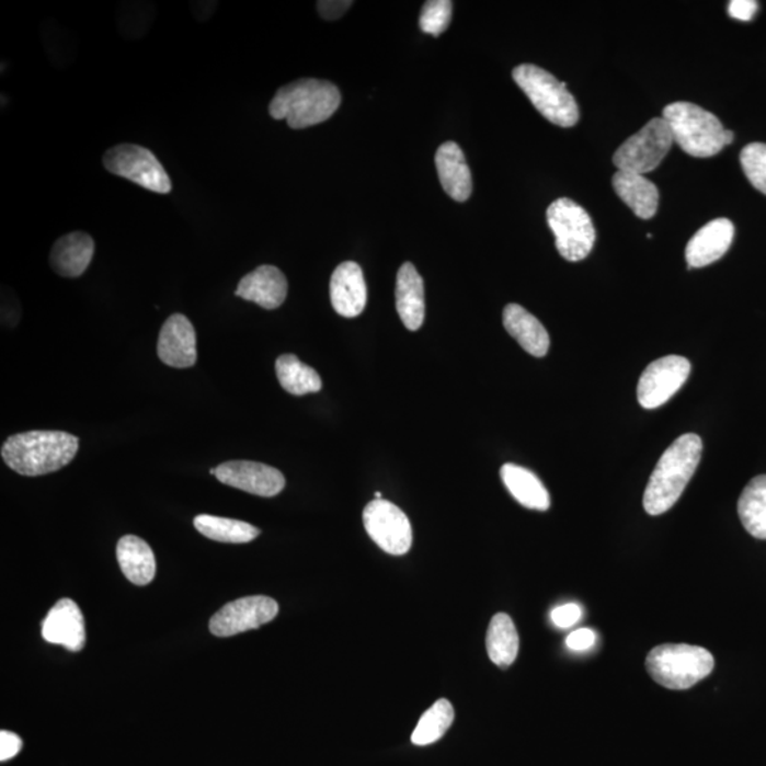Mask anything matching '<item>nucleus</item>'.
I'll return each mask as SVG.
<instances>
[{
    "instance_id": "40",
    "label": "nucleus",
    "mask_w": 766,
    "mask_h": 766,
    "mask_svg": "<svg viewBox=\"0 0 766 766\" xmlns=\"http://www.w3.org/2000/svg\"><path fill=\"white\" fill-rule=\"evenodd\" d=\"M375 500H382V493H379V491H377V493H375Z\"/></svg>"
},
{
    "instance_id": "10",
    "label": "nucleus",
    "mask_w": 766,
    "mask_h": 766,
    "mask_svg": "<svg viewBox=\"0 0 766 766\" xmlns=\"http://www.w3.org/2000/svg\"><path fill=\"white\" fill-rule=\"evenodd\" d=\"M364 525L373 541L390 553L404 556L412 547V525L408 515L390 501L374 500L364 510Z\"/></svg>"
},
{
    "instance_id": "6",
    "label": "nucleus",
    "mask_w": 766,
    "mask_h": 766,
    "mask_svg": "<svg viewBox=\"0 0 766 766\" xmlns=\"http://www.w3.org/2000/svg\"><path fill=\"white\" fill-rule=\"evenodd\" d=\"M513 79L549 123L571 128L580 122L575 99L556 76L538 66L522 65L513 70Z\"/></svg>"
},
{
    "instance_id": "39",
    "label": "nucleus",
    "mask_w": 766,
    "mask_h": 766,
    "mask_svg": "<svg viewBox=\"0 0 766 766\" xmlns=\"http://www.w3.org/2000/svg\"><path fill=\"white\" fill-rule=\"evenodd\" d=\"M218 2H215V0H199V2H191V12L194 14V18L196 19L197 22H207L211 16H214V13L216 9H218Z\"/></svg>"
},
{
    "instance_id": "2",
    "label": "nucleus",
    "mask_w": 766,
    "mask_h": 766,
    "mask_svg": "<svg viewBox=\"0 0 766 766\" xmlns=\"http://www.w3.org/2000/svg\"><path fill=\"white\" fill-rule=\"evenodd\" d=\"M77 451L79 437L55 431L18 433L2 446L4 462L18 475L27 477L55 473L69 465Z\"/></svg>"
},
{
    "instance_id": "32",
    "label": "nucleus",
    "mask_w": 766,
    "mask_h": 766,
    "mask_svg": "<svg viewBox=\"0 0 766 766\" xmlns=\"http://www.w3.org/2000/svg\"><path fill=\"white\" fill-rule=\"evenodd\" d=\"M453 2L449 0H428L423 4L419 26L423 33L438 37L449 27L451 22Z\"/></svg>"
},
{
    "instance_id": "7",
    "label": "nucleus",
    "mask_w": 766,
    "mask_h": 766,
    "mask_svg": "<svg viewBox=\"0 0 766 766\" xmlns=\"http://www.w3.org/2000/svg\"><path fill=\"white\" fill-rule=\"evenodd\" d=\"M549 229L556 236L558 252L568 262H581L594 249L596 231L584 207L561 197L547 210Z\"/></svg>"
},
{
    "instance_id": "30",
    "label": "nucleus",
    "mask_w": 766,
    "mask_h": 766,
    "mask_svg": "<svg viewBox=\"0 0 766 766\" xmlns=\"http://www.w3.org/2000/svg\"><path fill=\"white\" fill-rule=\"evenodd\" d=\"M455 721V708L451 702L442 698L433 705L419 720L412 734L414 745L425 746L435 744L449 731Z\"/></svg>"
},
{
    "instance_id": "19",
    "label": "nucleus",
    "mask_w": 766,
    "mask_h": 766,
    "mask_svg": "<svg viewBox=\"0 0 766 766\" xmlns=\"http://www.w3.org/2000/svg\"><path fill=\"white\" fill-rule=\"evenodd\" d=\"M94 239L84 231H71L61 236L53 244L50 252V266L53 272L66 278H77L85 273L91 260L94 258Z\"/></svg>"
},
{
    "instance_id": "36",
    "label": "nucleus",
    "mask_w": 766,
    "mask_h": 766,
    "mask_svg": "<svg viewBox=\"0 0 766 766\" xmlns=\"http://www.w3.org/2000/svg\"><path fill=\"white\" fill-rule=\"evenodd\" d=\"M22 740L14 732L3 730L0 732V761L12 759L21 753Z\"/></svg>"
},
{
    "instance_id": "17",
    "label": "nucleus",
    "mask_w": 766,
    "mask_h": 766,
    "mask_svg": "<svg viewBox=\"0 0 766 766\" xmlns=\"http://www.w3.org/2000/svg\"><path fill=\"white\" fill-rule=\"evenodd\" d=\"M735 228L729 219L708 221L693 236L686 249L688 267H706L729 252L734 240Z\"/></svg>"
},
{
    "instance_id": "35",
    "label": "nucleus",
    "mask_w": 766,
    "mask_h": 766,
    "mask_svg": "<svg viewBox=\"0 0 766 766\" xmlns=\"http://www.w3.org/2000/svg\"><path fill=\"white\" fill-rule=\"evenodd\" d=\"M351 4L353 2H346V0H320L317 2V11L325 21H336L344 16Z\"/></svg>"
},
{
    "instance_id": "38",
    "label": "nucleus",
    "mask_w": 766,
    "mask_h": 766,
    "mask_svg": "<svg viewBox=\"0 0 766 766\" xmlns=\"http://www.w3.org/2000/svg\"><path fill=\"white\" fill-rule=\"evenodd\" d=\"M756 11H758V3L754 0H732L729 4L730 16L739 21H751Z\"/></svg>"
},
{
    "instance_id": "20",
    "label": "nucleus",
    "mask_w": 766,
    "mask_h": 766,
    "mask_svg": "<svg viewBox=\"0 0 766 766\" xmlns=\"http://www.w3.org/2000/svg\"><path fill=\"white\" fill-rule=\"evenodd\" d=\"M436 170L443 190L456 202H466L473 192V178L465 153L456 142L447 141L436 152Z\"/></svg>"
},
{
    "instance_id": "16",
    "label": "nucleus",
    "mask_w": 766,
    "mask_h": 766,
    "mask_svg": "<svg viewBox=\"0 0 766 766\" xmlns=\"http://www.w3.org/2000/svg\"><path fill=\"white\" fill-rule=\"evenodd\" d=\"M331 305L336 315L355 318L363 315L368 290L363 268L355 262H345L334 270L330 283Z\"/></svg>"
},
{
    "instance_id": "26",
    "label": "nucleus",
    "mask_w": 766,
    "mask_h": 766,
    "mask_svg": "<svg viewBox=\"0 0 766 766\" xmlns=\"http://www.w3.org/2000/svg\"><path fill=\"white\" fill-rule=\"evenodd\" d=\"M487 653L491 662L501 668H507L518 656L519 638L513 619L507 614H498L490 621L487 630Z\"/></svg>"
},
{
    "instance_id": "21",
    "label": "nucleus",
    "mask_w": 766,
    "mask_h": 766,
    "mask_svg": "<svg viewBox=\"0 0 766 766\" xmlns=\"http://www.w3.org/2000/svg\"><path fill=\"white\" fill-rule=\"evenodd\" d=\"M397 310L408 330L418 331L426 315L425 286L412 263H404L397 277Z\"/></svg>"
},
{
    "instance_id": "37",
    "label": "nucleus",
    "mask_w": 766,
    "mask_h": 766,
    "mask_svg": "<svg viewBox=\"0 0 766 766\" xmlns=\"http://www.w3.org/2000/svg\"><path fill=\"white\" fill-rule=\"evenodd\" d=\"M596 642V634L591 629H580L572 632L567 638V645L575 652H585L591 649Z\"/></svg>"
},
{
    "instance_id": "34",
    "label": "nucleus",
    "mask_w": 766,
    "mask_h": 766,
    "mask_svg": "<svg viewBox=\"0 0 766 766\" xmlns=\"http://www.w3.org/2000/svg\"><path fill=\"white\" fill-rule=\"evenodd\" d=\"M582 616V609L580 605L568 604L558 606V608L552 610L551 619L553 625L561 629L572 628L576 621H580Z\"/></svg>"
},
{
    "instance_id": "31",
    "label": "nucleus",
    "mask_w": 766,
    "mask_h": 766,
    "mask_svg": "<svg viewBox=\"0 0 766 766\" xmlns=\"http://www.w3.org/2000/svg\"><path fill=\"white\" fill-rule=\"evenodd\" d=\"M157 9L146 2H123L117 11L118 32L125 38L138 41L151 31L156 22Z\"/></svg>"
},
{
    "instance_id": "33",
    "label": "nucleus",
    "mask_w": 766,
    "mask_h": 766,
    "mask_svg": "<svg viewBox=\"0 0 766 766\" xmlns=\"http://www.w3.org/2000/svg\"><path fill=\"white\" fill-rule=\"evenodd\" d=\"M741 165L755 190L766 195V144L754 142L741 151Z\"/></svg>"
},
{
    "instance_id": "27",
    "label": "nucleus",
    "mask_w": 766,
    "mask_h": 766,
    "mask_svg": "<svg viewBox=\"0 0 766 766\" xmlns=\"http://www.w3.org/2000/svg\"><path fill=\"white\" fill-rule=\"evenodd\" d=\"M742 525L751 536L766 539V476H758L746 484L739 501Z\"/></svg>"
},
{
    "instance_id": "22",
    "label": "nucleus",
    "mask_w": 766,
    "mask_h": 766,
    "mask_svg": "<svg viewBox=\"0 0 766 766\" xmlns=\"http://www.w3.org/2000/svg\"><path fill=\"white\" fill-rule=\"evenodd\" d=\"M504 329L513 336L528 354L542 358L548 354L549 341L546 327L537 317L518 305H508L504 308Z\"/></svg>"
},
{
    "instance_id": "24",
    "label": "nucleus",
    "mask_w": 766,
    "mask_h": 766,
    "mask_svg": "<svg viewBox=\"0 0 766 766\" xmlns=\"http://www.w3.org/2000/svg\"><path fill=\"white\" fill-rule=\"evenodd\" d=\"M117 560L125 578L134 585H148L156 578V556L151 547L141 538L125 536L119 539Z\"/></svg>"
},
{
    "instance_id": "14",
    "label": "nucleus",
    "mask_w": 766,
    "mask_h": 766,
    "mask_svg": "<svg viewBox=\"0 0 766 766\" xmlns=\"http://www.w3.org/2000/svg\"><path fill=\"white\" fill-rule=\"evenodd\" d=\"M158 356L172 368H191L196 364V332L183 315H172L163 322L158 339Z\"/></svg>"
},
{
    "instance_id": "1",
    "label": "nucleus",
    "mask_w": 766,
    "mask_h": 766,
    "mask_svg": "<svg viewBox=\"0 0 766 766\" xmlns=\"http://www.w3.org/2000/svg\"><path fill=\"white\" fill-rule=\"evenodd\" d=\"M702 455L700 436L683 435L660 457L656 469L645 487L643 507L650 515L667 513L696 473Z\"/></svg>"
},
{
    "instance_id": "15",
    "label": "nucleus",
    "mask_w": 766,
    "mask_h": 766,
    "mask_svg": "<svg viewBox=\"0 0 766 766\" xmlns=\"http://www.w3.org/2000/svg\"><path fill=\"white\" fill-rule=\"evenodd\" d=\"M42 636L47 643L80 652L85 644V621L75 601L60 599L43 620Z\"/></svg>"
},
{
    "instance_id": "9",
    "label": "nucleus",
    "mask_w": 766,
    "mask_h": 766,
    "mask_svg": "<svg viewBox=\"0 0 766 766\" xmlns=\"http://www.w3.org/2000/svg\"><path fill=\"white\" fill-rule=\"evenodd\" d=\"M674 141L666 119L653 118L639 133L626 139L615 152L618 171L645 173L656 170L666 158Z\"/></svg>"
},
{
    "instance_id": "23",
    "label": "nucleus",
    "mask_w": 766,
    "mask_h": 766,
    "mask_svg": "<svg viewBox=\"0 0 766 766\" xmlns=\"http://www.w3.org/2000/svg\"><path fill=\"white\" fill-rule=\"evenodd\" d=\"M615 192L640 219H652L658 214L659 190L652 181L634 172L618 171L614 175Z\"/></svg>"
},
{
    "instance_id": "13",
    "label": "nucleus",
    "mask_w": 766,
    "mask_h": 766,
    "mask_svg": "<svg viewBox=\"0 0 766 766\" xmlns=\"http://www.w3.org/2000/svg\"><path fill=\"white\" fill-rule=\"evenodd\" d=\"M216 479L221 484L235 487L259 498L281 494L286 479L281 470L263 462L233 460L216 467Z\"/></svg>"
},
{
    "instance_id": "28",
    "label": "nucleus",
    "mask_w": 766,
    "mask_h": 766,
    "mask_svg": "<svg viewBox=\"0 0 766 766\" xmlns=\"http://www.w3.org/2000/svg\"><path fill=\"white\" fill-rule=\"evenodd\" d=\"M276 374L283 389L287 390L288 393L296 395V397L316 393L322 388V380L317 370L301 363L293 354L278 356Z\"/></svg>"
},
{
    "instance_id": "3",
    "label": "nucleus",
    "mask_w": 766,
    "mask_h": 766,
    "mask_svg": "<svg viewBox=\"0 0 766 766\" xmlns=\"http://www.w3.org/2000/svg\"><path fill=\"white\" fill-rule=\"evenodd\" d=\"M340 105L339 87L331 81L301 79L277 90L268 113L278 122L286 119L293 129H305L330 119Z\"/></svg>"
},
{
    "instance_id": "5",
    "label": "nucleus",
    "mask_w": 766,
    "mask_h": 766,
    "mask_svg": "<svg viewBox=\"0 0 766 766\" xmlns=\"http://www.w3.org/2000/svg\"><path fill=\"white\" fill-rule=\"evenodd\" d=\"M714 666L708 650L691 644H660L645 659L650 677L670 690L691 688L710 676Z\"/></svg>"
},
{
    "instance_id": "11",
    "label": "nucleus",
    "mask_w": 766,
    "mask_h": 766,
    "mask_svg": "<svg viewBox=\"0 0 766 766\" xmlns=\"http://www.w3.org/2000/svg\"><path fill=\"white\" fill-rule=\"evenodd\" d=\"M690 361L670 355L654 361L644 369L638 385L639 403L644 409L662 407L681 390L690 377Z\"/></svg>"
},
{
    "instance_id": "25",
    "label": "nucleus",
    "mask_w": 766,
    "mask_h": 766,
    "mask_svg": "<svg viewBox=\"0 0 766 766\" xmlns=\"http://www.w3.org/2000/svg\"><path fill=\"white\" fill-rule=\"evenodd\" d=\"M500 476L511 495L525 508L547 511L551 505V498H549L546 485L533 471L507 462L501 467Z\"/></svg>"
},
{
    "instance_id": "18",
    "label": "nucleus",
    "mask_w": 766,
    "mask_h": 766,
    "mask_svg": "<svg viewBox=\"0 0 766 766\" xmlns=\"http://www.w3.org/2000/svg\"><path fill=\"white\" fill-rule=\"evenodd\" d=\"M287 293L286 276L281 268L268 266V264L245 274L235 291L236 296L245 301L255 302L266 310H276V308L282 307L283 302L286 301Z\"/></svg>"
},
{
    "instance_id": "4",
    "label": "nucleus",
    "mask_w": 766,
    "mask_h": 766,
    "mask_svg": "<svg viewBox=\"0 0 766 766\" xmlns=\"http://www.w3.org/2000/svg\"><path fill=\"white\" fill-rule=\"evenodd\" d=\"M673 141L688 156L710 158L734 141V133L722 127L714 114L691 103H673L663 110Z\"/></svg>"
},
{
    "instance_id": "8",
    "label": "nucleus",
    "mask_w": 766,
    "mask_h": 766,
    "mask_svg": "<svg viewBox=\"0 0 766 766\" xmlns=\"http://www.w3.org/2000/svg\"><path fill=\"white\" fill-rule=\"evenodd\" d=\"M103 165L113 175L137 183L144 190L161 195L172 191L165 168L152 151L137 144H119L110 148L104 153Z\"/></svg>"
},
{
    "instance_id": "12",
    "label": "nucleus",
    "mask_w": 766,
    "mask_h": 766,
    "mask_svg": "<svg viewBox=\"0 0 766 766\" xmlns=\"http://www.w3.org/2000/svg\"><path fill=\"white\" fill-rule=\"evenodd\" d=\"M278 614V604L268 596L240 597L230 602L209 621L210 632L218 638H230L248 630L259 629Z\"/></svg>"
},
{
    "instance_id": "29",
    "label": "nucleus",
    "mask_w": 766,
    "mask_h": 766,
    "mask_svg": "<svg viewBox=\"0 0 766 766\" xmlns=\"http://www.w3.org/2000/svg\"><path fill=\"white\" fill-rule=\"evenodd\" d=\"M195 528L206 538L226 544H245L260 536V529L254 525L239 519L215 517L202 514L195 518Z\"/></svg>"
}]
</instances>
